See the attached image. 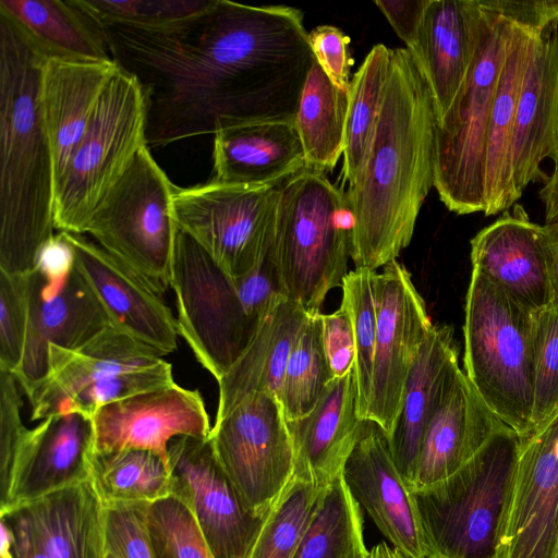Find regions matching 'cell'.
Wrapping results in <instances>:
<instances>
[{
  "instance_id": "1",
  "label": "cell",
  "mask_w": 558,
  "mask_h": 558,
  "mask_svg": "<svg viewBox=\"0 0 558 558\" xmlns=\"http://www.w3.org/2000/svg\"><path fill=\"white\" fill-rule=\"evenodd\" d=\"M110 56L138 82L149 147L260 122L293 123L316 62L301 10L213 0L181 23L97 24Z\"/></svg>"
},
{
  "instance_id": "2",
  "label": "cell",
  "mask_w": 558,
  "mask_h": 558,
  "mask_svg": "<svg viewBox=\"0 0 558 558\" xmlns=\"http://www.w3.org/2000/svg\"><path fill=\"white\" fill-rule=\"evenodd\" d=\"M437 112L425 76L407 48L393 49L375 130L345 203L356 269L397 259L413 236L434 186Z\"/></svg>"
},
{
  "instance_id": "3",
  "label": "cell",
  "mask_w": 558,
  "mask_h": 558,
  "mask_svg": "<svg viewBox=\"0 0 558 558\" xmlns=\"http://www.w3.org/2000/svg\"><path fill=\"white\" fill-rule=\"evenodd\" d=\"M47 57L0 14V271L35 270L54 235L56 178L40 104Z\"/></svg>"
},
{
  "instance_id": "4",
  "label": "cell",
  "mask_w": 558,
  "mask_h": 558,
  "mask_svg": "<svg viewBox=\"0 0 558 558\" xmlns=\"http://www.w3.org/2000/svg\"><path fill=\"white\" fill-rule=\"evenodd\" d=\"M521 444L506 426L454 473L410 490L429 558H502Z\"/></svg>"
},
{
  "instance_id": "5",
  "label": "cell",
  "mask_w": 558,
  "mask_h": 558,
  "mask_svg": "<svg viewBox=\"0 0 558 558\" xmlns=\"http://www.w3.org/2000/svg\"><path fill=\"white\" fill-rule=\"evenodd\" d=\"M351 217L344 192L304 167L279 184L269 253L290 300L312 315L348 274Z\"/></svg>"
},
{
  "instance_id": "6",
  "label": "cell",
  "mask_w": 558,
  "mask_h": 558,
  "mask_svg": "<svg viewBox=\"0 0 558 558\" xmlns=\"http://www.w3.org/2000/svg\"><path fill=\"white\" fill-rule=\"evenodd\" d=\"M464 373L490 411L522 438L532 434L534 313L472 269L465 299Z\"/></svg>"
},
{
  "instance_id": "7",
  "label": "cell",
  "mask_w": 558,
  "mask_h": 558,
  "mask_svg": "<svg viewBox=\"0 0 558 558\" xmlns=\"http://www.w3.org/2000/svg\"><path fill=\"white\" fill-rule=\"evenodd\" d=\"M483 9L481 35L471 68L436 128L434 187L447 209L457 215L480 213L485 208L487 125L515 29L513 23Z\"/></svg>"
},
{
  "instance_id": "8",
  "label": "cell",
  "mask_w": 558,
  "mask_h": 558,
  "mask_svg": "<svg viewBox=\"0 0 558 558\" xmlns=\"http://www.w3.org/2000/svg\"><path fill=\"white\" fill-rule=\"evenodd\" d=\"M147 109L136 78L120 68L56 187L54 228L84 234L100 202L147 145Z\"/></svg>"
},
{
  "instance_id": "9",
  "label": "cell",
  "mask_w": 558,
  "mask_h": 558,
  "mask_svg": "<svg viewBox=\"0 0 558 558\" xmlns=\"http://www.w3.org/2000/svg\"><path fill=\"white\" fill-rule=\"evenodd\" d=\"M144 146L93 214L85 233L124 263L159 294L170 288L180 230L173 211L175 185Z\"/></svg>"
},
{
  "instance_id": "10",
  "label": "cell",
  "mask_w": 558,
  "mask_h": 558,
  "mask_svg": "<svg viewBox=\"0 0 558 558\" xmlns=\"http://www.w3.org/2000/svg\"><path fill=\"white\" fill-rule=\"evenodd\" d=\"M170 288L177 300L179 336L219 381L251 341L259 320L245 313L232 277L181 229Z\"/></svg>"
},
{
  "instance_id": "11",
  "label": "cell",
  "mask_w": 558,
  "mask_h": 558,
  "mask_svg": "<svg viewBox=\"0 0 558 558\" xmlns=\"http://www.w3.org/2000/svg\"><path fill=\"white\" fill-rule=\"evenodd\" d=\"M279 185L208 181L175 186L173 211L192 236L231 277L253 269L270 247Z\"/></svg>"
},
{
  "instance_id": "12",
  "label": "cell",
  "mask_w": 558,
  "mask_h": 558,
  "mask_svg": "<svg viewBox=\"0 0 558 558\" xmlns=\"http://www.w3.org/2000/svg\"><path fill=\"white\" fill-rule=\"evenodd\" d=\"M209 438L247 509L266 517L293 476L294 452L277 396L253 392L214 423Z\"/></svg>"
},
{
  "instance_id": "13",
  "label": "cell",
  "mask_w": 558,
  "mask_h": 558,
  "mask_svg": "<svg viewBox=\"0 0 558 558\" xmlns=\"http://www.w3.org/2000/svg\"><path fill=\"white\" fill-rule=\"evenodd\" d=\"M376 342L366 418L390 435L411 367L433 324L410 271L397 259L373 274Z\"/></svg>"
},
{
  "instance_id": "14",
  "label": "cell",
  "mask_w": 558,
  "mask_h": 558,
  "mask_svg": "<svg viewBox=\"0 0 558 558\" xmlns=\"http://www.w3.org/2000/svg\"><path fill=\"white\" fill-rule=\"evenodd\" d=\"M171 495L190 509L215 558H248L266 517L251 512L220 465L208 437L168 445Z\"/></svg>"
},
{
  "instance_id": "15",
  "label": "cell",
  "mask_w": 558,
  "mask_h": 558,
  "mask_svg": "<svg viewBox=\"0 0 558 558\" xmlns=\"http://www.w3.org/2000/svg\"><path fill=\"white\" fill-rule=\"evenodd\" d=\"M27 276L28 325L21 367L14 375L29 399L49 374V347L76 350L114 325L74 266L59 288L37 270Z\"/></svg>"
},
{
  "instance_id": "16",
  "label": "cell",
  "mask_w": 558,
  "mask_h": 558,
  "mask_svg": "<svg viewBox=\"0 0 558 558\" xmlns=\"http://www.w3.org/2000/svg\"><path fill=\"white\" fill-rule=\"evenodd\" d=\"M94 456V426L86 414L57 413L26 428L0 492V511L92 480Z\"/></svg>"
},
{
  "instance_id": "17",
  "label": "cell",
  "mask_w": 558,
  "mask_h": 558,
  "mask_svg": "<svg viewBox=\"0 0 558 558\" xmlns=\"http://www.w3.org/2000/svg\"><path fill=\"white\" fill-rule=\"evenodd\" d=\"M95 452L146 450L168 462V445L180 436L208 437L205 401L177 383L99 408L92 416Z\"/></svg>"
},
{
  "instance_id": "18",
  "label": "cell",
  "mask_w": 558,
  "mask_h": 558,
  "mask_svg": "<svg viewBox=\"0 0 558 558\" xmlns=\"http://www.w3.org/2000/svg\"><path fill=\"white\" fill-rule=\"evenodd\" d=\"M471 263L526 310L536 313L555 300L553 259L543 226L514 204L470 241Z\"/></svg>"
},
{
  "instance_id": "19",
  "label": "cell",
  "mask_w": 558,
  "mask_h": 558,
  "mask_svg": "<svg viewBox=\"0 0 558 558\" xmlns=\"http://www.w3.org/2000/svg\"><path fill=\"white\" fill-rule=\"evenodd\" d=\"M342 476L393 549L405 558H429L410 490L393 462L386 433L375 422L362 421Z\"/></svg>"
},
{
  "instance_id": "20",
  "label": "cell",
  "mask_w": 558,
  "mask_h": 558,
  "mask_svg": "<svg viewBox=\"0 0 558 558\" xmlns=\"http://www.w3.org/2000/svg\"><path fill=\"white\" fill-rule=\"evenodd\" d=\"M558 535V412L522 438L502 558H553Z\"/></svg>"
},
{
  "instance_id": "21",
  "label": "cell",
  "mask_w": 558,
  "mask_h": 558,
  "mask_svg": "<svg viewBox=\"0 0 558 558\" xmlns=\"http://www.w3.org/2000/svg\"><path fill=\"white\" fill-rule=\"evenodd\" d=\"M75 267L92 287L114 325L162 356L177 350L178 327L170 307L135 270L83 234L65 232Z\"/></svg>"
},
{
  "instance_id": "22",
  "label": "cell",
  "mask_w": 558,
  "mask_h": 558,
  "mask_svg": "<svg viewBox=\"0 0 558 558\" xmlns=\"http://www.w3.org/2000/svg\"><path fill=\"white\" fill-rule=\"evenodd\" d=\"M558 168V26L537 34L515 109L511 173L519 199L531 183H546L544 160Z\"/></svg>"
},
{
  "instance_id": "23",
  "label": "cell",
  "mask_w": 558,
  "mask_h": 558,
  "mask_svg": "<svg viewBox=\"0 0 558 558\" xmlns=\"http://www.w3.org/2000/svg\"><path fill=\"white\" fill-rule=\"evenodd\" d=\"M14 538L51 558H102L104 504L92 480L0 511Z\"/></svg>"
},
{
  "instance_id": "24",
  "label": "cell",
  "mask_w": 558,
  "mask_h": 558,
  "mask_svg": "<svg viewBox=\"0 0 558 558\" xmlns=\"http://www.w3.org/2000/svg\"><path fill=\"white\" fill-rule=\"evenodd\" d=\"M119 71L113 60L45 59L40 104L52 151L56 187L95 116L104 90Z\"/></svg>"
},
{
  "instance_id": "25",
  "label": "cell",
  "mask_w": 558,
  "mask_h": 558,
  "mask_svg": "<svg viewBox=\"0 0 558 558\" xmlns=\"http://www.w3.org/2000/svg\"><path fill=\"white\" fill-rule=\"evenodd\" d=\"M162 360L155 349L111 325L80 349L49 347V374L29 398L31 421L45 420L86 387Z\"/></svg>"
},
{
  "instance_id": "26",
  "label": "cell",
  "mask_w": 558,
  "mask_h": 558,
  "mask_svg": "<svg viewBox=\"0 0 558 558\" xmlns=\"http://www.w3.org/2000/svg\"><path fill=\"white\" fill-rule=\"evenodd\" d=\"M357 404L354 367L328 383L307 415L287 421L294 452L292 478L328 487L342 472L362 424Z\"/></svg>"
},
{
  "instance_id": "27",
  "label": "cell",
  "mask_w": 558,
  "mask_h": 558,
  "mask_svg": "<svg viewBox=\"0 0 558 558\" xmlns=\"http://www.w3.org/2000/svg\"><path fill=\"white\" fill-rule=\"evenodd\" d=\"M484 9L480 0H429L409 50L426 78L438 120L447 112L474 59Z\"/></svg>"
},
{
  "instance_id": "28",
  "label": "cell",
  "mask_w": 558,
  "mask_h": 558,
  "mask_svg": "<svg viewBox=\"0 0 558 558\" xmlns=\"http://www.w3.org/2000/svg\"><path fill=\"white\" fill-rule=\"evenodd\" d=\"M460 369L450 326H434L409 373L401 409L388 436L393 462L409 490L414 487L426 428Z\"/></svg>"
},
{
  "instance_id": "29",
  "label": "cell",
  "mask_w": 558,
  "mask_h": 558,
  "mask_svg": "<svg viewBox=\"0 0 558 558\" xmlns=\"http://www.w3.org/2000/svg\"><path fill=\"white\" fill-rule=\"evenodd\" d=\"M506 426L460 368L426 428L413 489L454 473Z\"/></svg>"
},
{
  "instance_id": "30",
  "label": "cell",
  "mask_w": 558,
  "mask_h": 558,
  "mask_svg": "<svg viewBox=\"0 0 558 558\" xmlns=\"http://www.w3.org/2000/svg\"><path fill=\"white\" fill-rule=\"evenodd\" d=\"M304 167L303 147L293 123H252L214 135L210 181L279 185Z\"/></svg>"
},
{
  "instance_id": "31",
  "label": "cell",
  "mask_w": 558,
  "mask_h": 558,
  "mask_svg": "<svg viewBox=\"0 0 558 558\" xmlns=\"http://www.w3.org/2000/svg\"><path fill=\"white\" fill-rule=\"evenodd\" d=\"M310 314L287 299L264 315L235 363L217 381L219 399L215 423L253 392L279 395L294 342Z\"/></svg>"
},
{
  "instance_id": "32",
  "label": "cell",
  "mask_w": 558,
  "mask_h": 558,
  "mask_svg": "<svg viewBox=\"0 0 558 558\" xmlns=\"http://www.w3.org/2000/svg\"><path fill=\"white\" fill-rule=\"evenodd\" d=\"M537 34L539 33L515 25L500 71L486 132L485 216L504 213L519 201L511 173V143L515 109Z\"/></svg>"
},
{
  "instance_id": "33",
  "label": "cell",
  "mask_w": 558,
  "mask_h": 558,
  "mask_svg": "<svg viewBox=\"0 0 558 558\" xmlns=\"http://www.w3.org/2000/svg\"><path fill=\"white\" fill-rule=\"evenodd\" d=\"M0 14L47 58L112 60L100 27L77 0H0Z\"/></svg>"
},
{
  "instance_id": "34",
  "label": "cell",
  "mask_w": 558,
  "mask_h": 558,
  "mask_svg": "<svg viewBox=\"0 0 558 558\" xmlns=\"http://www.w3.org/2000/svg\"><path fill=\"white\" fill-rule=\"evenodd\" d=\"M348 93L336 86L317 62L310 70L293 125L305 167L330 172L343 155Z\"/></svg>"
},
{
  "instance_id": "35",
  "label": "cell",
  "mask_w": 558,
  "mask_h": 558,
  "mask_svg": "<svg viewBox=\"0 0 558 558\" xmlns=\"http://www.w3.org/2000/svg\"><path fill=\"white\" fill-rule=\"evenodd\" d=\"M363 523L341 472L326 488L295 558H367Z\"/></svg>"
},
{
  "instance_id": "36",
  "label": "cell",
  "mask_w": 558,
  "mask_h": 558,
  "mask_svg": "<svg viewBox=\"0 0 558 558\" xmlns=\"http://www.w3.org/2000/svg\"><path fill=\"white\" fill-rule=\"evenodd\" d=\"M393 49L375 45L354 73L348 94L342 183L357 175L368 149L389 74Z\"/></svg>"
},
{
  "instance_id": "37",
  "label": "cell",
  "mask_w": 558,
  "mask_h": 558,
  "mask_svg": "<svg viewBox=\"0 0 558 558\" xmlns=\"http://www.w3.org/2000/svg\"><path fill=\"white\" fill-rule=\"evenodd\" d=\"M92 482L104 505L153 504L171 495L169 463L146 450L96 453Z\"/></svg>"
},
{
  "instance_id": "38",
  "label": "cell",
  "mask_w": 558,
  "mask_h": 558,
  "mask_svg": "<svg viewBox=\"0 0 558 558\" xmlns=\"http://www.w3.org/2000/svg\"><path fill=\"white\" fill-rule=\"evenodd\" d=\"M332 379L323 341L322 313L312 315L290 352L278 399L287 421L307 415Z\"/></svg>"
},
{
  "instance_id": "39",
  "label": "cell",
  "mask_w": 558,
  "mask_h": 558,
  "mask_svg": "<svg viewBox=\"0 0 558 558\" xmlns=\"http://www.w3.org/2000/svg\"><path fill=\"white\" fill-rule=\"evenodd\" d=\"M326 488L291 478L266 517L248 558H295Z\"/></svg>"
},
{
  "instance_id": "40",
  "label": "cell",
  "mask_w": 558,
  "mask_h": 558,
  "mask_svg": "<svg viewBox=\"0 0 558 558\" xmlns=\"http://www.w3.org/2000/svg\"><path fill=\"white\" fill-rule=\"evenodd\" d=\"M373 270L354 269L342 281V303L349 310L355 341L360 420L366 418L376 342V308L373 291Z\"/></svg>"
},
{
  "instance_id": "41",
  "label": "cell",
  "mask_w": 558,
  "mask_h": 558,
  "mask_svg": "<svg viewBox=\"0 0 558 558\" xmlns=\"http://www.w3.org/2000/svg\"><path fill=\"white\" fill-rule=\"evenodd\" d=\"M213 0H77L97 24L165 28L205 11Z\"/></svg>"
},
{
  "instance_id": "42",
  "label": "cell",
  "mask_w": 558,
  "mask_h": 558,
  "mask_svg": "<svg viewBox=\"0 0 558 558\" xmlns=\"http://www.w3.org/2000/svg\"><path fill=\"white\" fill-rule=\"evenodd\" d=\"M147 529L157 558H215L190 509L173 495L149 505Z\"/></svg>"
},
{
  "instance_id": "43",
  "label": "cell",
  "mask_w": 558,
  "mask_h": 558,
  "mask_svg": "<svg viewBox=\"0 0 558 558\" xmlns=\"http://www.w3.org/2000/svg\"><path fill=\"white\" fill-rule=\"evenodd\" d=\"M534 403L532 434L558 412V299L534 313Z\"/></svg>"
},
{
  "instance_id": "44",
  "label": "cell",
  "mask_w": 558,
  "mask_h": 558,
  "mask_svg": "<svg viewBox=\"0 0 558 558\" xmlns=\"http://www.w3.org/2000/svg\"><path fill=\"white\" fill-rule=\"evenodd\" d=\"M27 325V276L0 271V368L13 375L22 364Z\"/></svg>"
},
{
  "instance_id": "45",
  "label": "cell",
  "mask_w": 558,
  "mask_h": 558,
  "mask_svg": "<svg viewBox=\"0 0 558 558\" xmlns=\"http://www.w3.org/2000/svg\"><path fill=\"white\" fill-rule=\"evenodd\" d=\"M150 504L104 505L106 548L119 558H157L147 529Z\"/></svg>"
},
{
  "instance_id": "46",
  "label": "cell",
  "mask_w": 558,
  "mask_h": 558,
  "mask_svg": "<svg viewBox=\"0 0 558 558\" xmlns=\"http://www.w3.org/2000/svg\"><path fill=\"white\" fill-rule=\"evenodd\" d=\"M232 280L245 313L255 320L289 299L269 250L253 269Z\"/></svg>"
},
{
  "instance_id": "47",
  "label": "cell",
  "mask_w": 558,
  "mask_h": 558,
  "mask_svg": "<svg viewBox=\"0 0 558 558\" xmlns=\"http://www.w3.org/2000/svg\"><path fill=\"white\" fill-rule=\"evenodd\" d=\"M15 376L0 368V492L8 484L16 449L26 429L21 418L22 398Z\"/></svg>"
},
{
  "instance_id": "48",
  "label": "cell",
  "mask_w": 558,
  "mask_h": 558,
  "mask_svg": "<svg viewBox=\"0 0 558 558\" xmlns=\"http://www.w3.org/2000/svg\"><path fill=\"white\" fill-rule=\"evenodd\" d=\"M315 60L332 83L349 94L350 70L354 63L350 38L337 26L319 25L308 33Z\"/></svg>"
},
{
  "instance_id": "49",
  "label": "cell",
  "mask_w": 558,
  "mask_h": 558,
  "mask_svg": "<svg viewBox=\"0 0 558 558\" xmlns=\"http://www.w3.org/2000/svg\"><path fill=\"white\" fill-rule=\"evenodd\" d=\"M324 350L331 377L345 376L355 367V341L349 310L341 302L340 307L322 314Z\"/></svg>"
},
{
  "instance_id": "50",
  "label": "cell",
  "mask_w": 558,
  "mask_h": 558,
  "mask_svg": "<svg viewBox=\"0 0 558 558\" xmlns=\"http://www.w3.org/2000/svg\"><path fill=\"white\" fill-rule=\"evenodd\" d=\"M482 5L500 17L518 25L543 33L558 26V0H480Z\"/></svg>"
},
{
  "instance_id": "51",
  "label": "cell",
  "mask_w": 558,
  "mask_h": 558,
  "mask_svg": "<svg viewBox=\"0 0 558 558\" xmlns=\"http://www.w3.org/2000/svg\"><path fill=\"white\" fill-rule=\"evenodd\" d=\"M75 266V253L64 231H59L40 248L35 270L39 271L50 287L58 288Z\"/></svg>"
},
{
  "instance_id": "52",
  "label": "cell",
  "mask_w": 558,
  "mask_h": 558,
  "mask_svg": "<svg viewBox=\"0 0 558 558\" xmlns=\"http://www.w3.org/2000/svg\"><path fill=\"white\" fill-rule=\"evenodd\" d=\"M429 0H375L408 50L415 46L418 28Z\"/></svg>"
},
{
  "instance_id": "53",
  "label": "cell",
  "mask_w": 558,
  "mask_h": 558,
  "mask_svg": "<svg viewBox=\"0 0 558 558\" xmlns=\"http://www.w3.org/2000/svg\"><path fill=\"white\" fill-rule=\"evenodd\" d=\"M539 198L544 205L545 223L558 220V168L553 170L549 179L539 191Z\"/></svg>"
},
{
  "instance_id": "54",
  "label": "cell",
  "mask_w": 558,
  "mask_h": 558,
  "mask_svg": "<svg viewBox=\"0 0 558 558\" xmlns=\"http://www.w3.org/2000/svg\"><path fill=\"white\" fill-rule=\"evenodd\" d=\"M553 259L555 296L558 299V220L543 225Z\"/></svg>"
},
{
  "instance_id": "55",
  "label": "cell",
  "mask_w": 558,
  "mask_h": 558,
  "mask_svg": "<svg viewBox=\"0 0 558 558\" xmlns=\"http://www.w3.org/2000/svg\"><path fill=\"white\" fill-rule=\"evenodd\" d=\"M13 553L15 558H51L49 555L41 551L36 546L19 538H14Z\"/></svg>"
},
{
  "instance_id": "56",
  "label": "cell",
  "mask_w": 558,
  "mask_h": 558,
  "mask_svg": "<svg viewBox=\"0 0 558 558\" xmlns=\"http://www.w3.org/2000/svg\"><path fill=\"white\" fill-rule=\"evenodd\" d=\"M0 532H1V543H0V558H15L13 553V534L8 525L0 520Z\"/></svg>"
},
{
  "instance_id": "57",
  "label": "cell",
  "mask_w": 558,
  "mask_h": 558,
  "mask_svg": "<svg viewBox=\"0 0 558 558\" xmlns=\"http://www.w3.org/2000/svg\"><path fill=\"white\" fill-rule=\"evenodd\" d=\"M102 558H119V557L106 548V551H105Z\"/></svg>"
},
{
  "instance_id": "58",
  "label": "cell",
  "mask_w": 558,
  "mask_h": 558,
  "mask_svg": "<svg viewBox=\"0 0 558 558\" xmlns=\"http://www.w3.org/2000/svg\"><path fill=\"white\" fill-rule=\"evenodd\" d=\"M553 558H558V535H557V539H556V545H555Z\"/></svg>"
}]
</instances>
